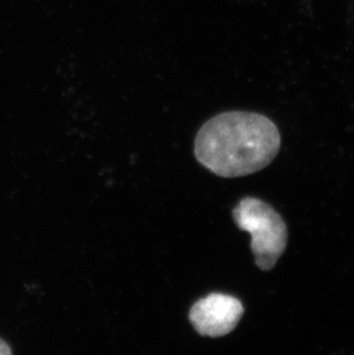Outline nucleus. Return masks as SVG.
<instances>
[{
	"mask_svg": "<svg viewBox=\"0 0 354 355\" xmlns=\"http://www.w3.org/2000/svg\"><path fill=\"white\" fill-rule=\"evenodd\" d=\"M238 228L251 235V250L258 268L268 272L274 268L285 252L287 228L281 215L258 198L242 199L233 211Z\"/></svg>",
	"mask_w": 354,
	"mask_h": 355,
	"instance_id": "2",
	"label": "nucleus"
},
{
	"mask_svg": "<svg viewBox=\"0 0 354 355\" xmlns=\"http://www.w3.org/2000/svg\"><path fill=\"white\" fill-rule=\"evenodd\" d=\"M243 314L241 300L233 295L211 293L194 302L189 320L199 335L217 338L234 331Z\"/></svg>",
	"mask_w": 354,
	"mask_h": 355,
	"instance_id": "3",
	"label": "nucleus"
},
{
	"mask_svg": "<svg viewBox=\"0 0 354 355\" xmlns=\"http://www.w3.org/2000/svg\"><path fill=\"white\" fill-rule=\"evenodd\" d=\"M281 135L264 115L233 111L210 119L194 139L199 164L221 178H242L267 167L278 157Z\"/></svg>",
	"mask_w": 354,
	"mask_h": 355,
	"instance_id": "1",
	"label": "nucleus"
},
{
	"mask_svg": "<svg viewBox=\"0 0 354 355\" xmlns=\"http://www.w3.org/2000/svg\"><path fill=\"white\" fill-rule=\"evenodd\" d=\"M12 354V349L6 342H3V339H0V355Z\"/></svg>",
	"mask_w": 354,
	"mask_h": 355,
	"instance_id": "4",
	"label": "nucleus"
}]
</instances>
